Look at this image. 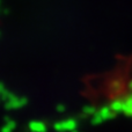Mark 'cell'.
<instances>
[]
</instances>
